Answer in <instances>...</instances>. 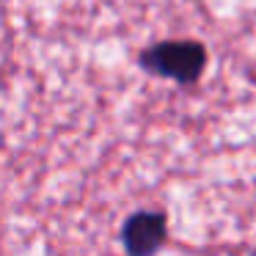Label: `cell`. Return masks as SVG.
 I'll list each match as a JSON object with an SVG mask.
<instances>
[{"mask_svg": "<svg viewBox=\"0 0 256 256\" xmlns=\"http://www.w3.org/2000/svg\"><path fill=\"white\" fill-rule=\"evenodd\" d=\"M138 64L149 74L157 78H171L182 86H193L204 74L206 66V50L204 44L193 39L184 42H160L138 56Z\"/></svg>", "mask_w": 256, "mask_h": 256, "instance_id": "1", "label": "cell"}, {"mask_svg": "<svg viewBox=\"0 0 256 256\" xmlns=\"http://www.w3.org/2000/svg\"><path fill=\"white\" fill-rule=\"evenodd\" d=\"M168 237L166 212H135L122 226V242L132 256L154 254Z\"/></svg>", "mask_w": 256, "mask_h": 256, "instance_id": "2", "label": "cell"}]
</instances>
